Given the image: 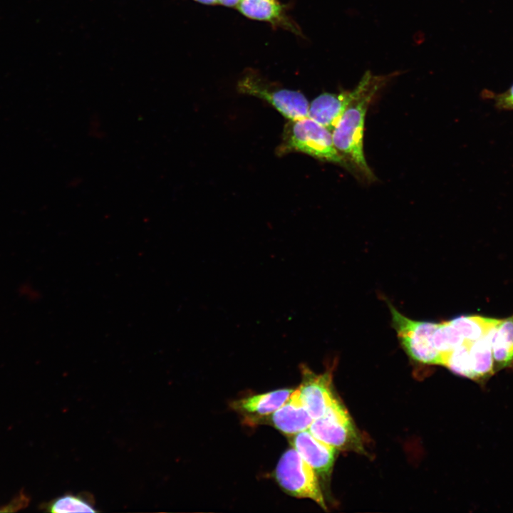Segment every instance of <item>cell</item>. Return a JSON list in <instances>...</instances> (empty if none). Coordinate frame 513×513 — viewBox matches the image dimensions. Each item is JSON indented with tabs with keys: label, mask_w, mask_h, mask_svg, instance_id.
<instances>
[{
	"label": "cell",
	"mask_w": 513,
	"mask_h": 513,
	"mask_svg": "<svg viewBox=\"0 0 513 513\" xmlns=\"http://www.w3.org/2000/svg\"><path fill=\"white\" fill-rule=\"evenodd\" d=\"M399 72L375 75L367 71L356 86L357 93L344 110L332 133L335 147L351 171L368 182L375 180L363 152L365 117L378 92Z\"/></svg>",
	"instance_id": "cell-1"
},
{
	"label": "cell",
	"mask_w": 513,
	"mask_h": 513,
	"mask_svg": "<svg viewBox=\"0 0 513 513\" xmlns=\"http://www.w3.org/2000/svg\"><path fill=\"white\" fill-rule=\"evenodd\" d=\"M301 152L321 160L350 167L334 146L332 133L309 116L286 125L280 153Z\"/></svg>",
	"instance_id": "cell-2"
},
{
	"label": "cell",
	"mask_w": 513,
	"mask_h": 513,
	"mask_svg": "<svg viewBox=\"0 0 513 513\" xmlns=\"http://www.w3.org/2000/svg\"><path fill=\"white\" fill-rule=\"evenodd\" d=\"M392 325L405 353L425 365H442V356L435 348L433 332L437 322L417 321L400 313L388 301Z\"/></svg>",
	"instance_id": "cell-3"
},
{
	"label": "cell",
	"mask_w": 513,
	"mask_h": 513,
	"mask_svg": "<svg viewBox=\"0 0 513 513\" xmlns=\"http://www.w3.org/2000/svg\"><path fill=\"white\" fill-rule=\"evenodd\" d=\"M309 430L314 437L336 450L364 452L360 435L338 398L321 417L313 420Z\"/></svg>",
	"instance_id": "cell-4"
},
{
	"label": "cell",
	"mask_w": 513,
	"mask_h": 513,
	"mask_svg": "<svg viewBox=\"0 0 513 513\" xmlns=\"http://www.w3.org/2000/svg\"><path fill=\"white\" fill-rule=\"evenodd\" d=\"M275 477L288 494L299 498H309L326 509L325 500L314 470L293 447L281 457Z\"/></svg>",
	"instance_id": "cell-5"
},
{
	"label": "cell",
	"mask_w": 513,
	"mask_h": 513,
	"mask_svg": "<svg viewBox=\"0 0 513 513\" xmlns=\"http://www.w3.org/2000/svg\"><path fill=\"white\" fill-rule=\"evenodd\" d=\"M240 93L264 100L289 120L308 116L309 103L299 91L268 87L255 76L248 75L237 85Z\"/></svg>",
	"instance_id": "cell-6"
},
{
	"label": "cell",
	"mask_w": 513,
	"mask_h": 513,
	"mask_svg": "<svg viewBox=\"0 0 513 513\" xmlns=\"http://www.w3.org/2000/svg\"><path fill=\"white\" fill-rule=\"evenodd\" d=\"M303 380L299 387L301 400L314 419L321 417L337 399L332 389L331 370L317 375L306 365L300 366Z\"/></svg>",
	"instance_id": "cell-7"
},
{
	"label": "cell",
	"mask_w": 513,
	"mask_h": 513,
	"mask_svg": "<svg viewBox=\"0 0 513 513\" xmlns=\"http://www.w3.org/2000/svg\"><path fill=\"white\" fill-rule=\"evenodd\" d=\"M292 445L314 471L323 475L331 472L337 450L335 447L318 440L308 430L294 435Z\"/></svg>",
	"instance_id": "cell-8"
},
{
	"label": "cell",
	"mask_w": 513,
	"mask_h": 513,
	"mask_svg": "<svg viewBox=\"0 0 513 513\" xmlns=\"http://www.w3.org/2000/svg\"><path fill=\"white\" fill-rule=\"evenodd\" d=\"M356 93V86L338 93H323L311 103L308 116L332 132Z\"/></svg>",
	"instance_id": "cell-9"
},
{
	"label": "cell",
	"mask_w": 513,
	"mask_h": 513,
	"mask_svg": "<svg viewBox=\"0 0 513 513\" xmlns=\"http://www.w3.org/2000/svg\"><path fill=\"white\" fill-rule=\"evenodd\" d=\"M269 415L271 424L286 435H295L308 430L314 420L301 400L298 388L293 390L287 400Z\"/></svg>",
	"instance_id": "cell-10"
},
{
	"label": "cell",
	"mask_w": 513,
	"mask_h": 513,
	"mask_svg": "<svg viewBox=\"0 0 513 513\" xmlns=\"http://www.w3.org/2000/svg\"><path fill=\"white\" fill-rule=\"evenodd\" d=\"M293 392L291 389H280L252 395L233 402L234 410L247 417V421L256 423L279 408Z\"/></svg>",
	"instance_id": "cell-11"
},
{
	"label": "cell",
	"mask_w": 513,
	"mask_h": 513,
	"mask_svg": "<svg viewBox=\"0 0 513 513\" xmlns=\"http://www.w3.org/2000/svg\"><path fill=\"white\" fill-rule=\"evenodd\" d=\"M492 348L496 370L513 361V315L502 319L492 338Z\"/></svg>",
	"instance_id": "cell-12"
},
{
	"label": "cell",
	"mask_w": 513,
	"mask_h": 513,
	"mask_svg": "<svg viewBox=\"0 0 513 513\" xmlns=\"http://www.w3.org/2000/svg\"><path fill=\"white\" fill-rule=\"evenodd\" d=\"M237 8L252 19L278 24L284 19L282 6L277 0H240Z\"/></svg>",
	"instance_id": "cell-13"
},
{
	"label": "cell",
	"mask_w": 513,
	"mask_h": 513,
	"mask_svg": "<svg viewBox=\"0 0 513 513\" xmlns=\"http://www.w3.org/2000/svg\"><path fill=\"white\" fill-rule=\"evenodd\" d=\"M48 510L56 513L68 512H96L94 501L90 495L86 494H67L52 501L48 506Z\"/></svg>",
	"instance_id": "cell-14"
},
{
	"label": "cell",
	"mask_w": 513,
	"mask_h": 513,
	"mask_svg": "<svg viewBox=\"0 0 513 513\" xmlns=\"http://www.w3.org/2000/svg\"><path fill=\"white\" fill-rule=\"evenodd\" d=\"M496 105L501 109L513 110V85L505 92L492 96Z\"/></svg>",
	"instance_id": "cell-15"
},
{
	"label": "cell",
	"mask_w": 513,
	"mask_h": 513,
	"mask_svg": "<svg viewBox=\"0 0 513 513\" xmlns=\"http://www.w3.org/2000/svg\"><path fill=\"white\" fill-rule=\"evenodd\" d=\"M239 1L240 0H218L219 4L229 7L237 6Z\"/></svg>",
	"instance_id": "cell-16"
},
{
	"label": "cell",
	"mask_w": 513,
	"mask_h": 513,
	"mask_svg": "<svg viewBox=\"0 0 513 513\" xmlns=\"http://www.w3.org/2000/svg\"><path fill=\"white\" fill-rule=\"evenodd\" d=\"M194 1H197L199 3H202L203 4H207V5L219 4L218 0H194Z\"/></svg>",
	"instance_id": "cell-17"
}]
</instances>
